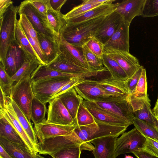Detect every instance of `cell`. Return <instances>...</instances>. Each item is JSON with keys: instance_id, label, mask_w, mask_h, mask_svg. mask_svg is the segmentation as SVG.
<instances>
[{"instance_id": "6da1fadb", "label": "cell", "mask_w": 158, "mask_h": 158, "mask_svg": "<svg viewBox=\"0 0 158 158\" xmlns=\"http://www.w3.org/2000/svg\"><path fill=\"white\" fill-rule=\"evenodd\" d=\"M106 15L77 23H67L63 29L61 34L70 44L82 47L89 40L94 37L95 32Z\"/></svg>"}, {"instance_id": "7a4b0ae2", "label": "cell", "mask_w": 158, "mask_h": 158, "mask_svg": "<svg viewBox=\"0 0 158 158\" xmlns=\"http://www.w3.org/2000/svg\"><path fill=\"white\" fill-rule=\"evenodd\" d=\"M81 145L83 150L93 151L94 146L84 142L73 131L65 135L51 137L45 139L38 143L39 154H51L64 148Z\"/></svg>"}, {"instance_id": "3957f363", "label": "cell", "mask_w": 158, "mask_h": 158, "mask_svg": "<svg viewBox=\"0 0 158 158\" xmlns=\"http://www.w3.org/2000/svg\"><path fill=\"white\" fill-rule=\"evenodd\" d=\"M19 6L11 5L0 19V60L3 64L8 49L10 45L16 41V21Z\"/></svg>"}, {"instance_id": "277c9868", "label": "cell", "mask_w": 158, "mask_h": 158, "mask_svg": "<svg viewBox=\"0 0 158 158\" xmlns=\"http://www.w3.org/2000/svg\"><path fill=\"white\" fill-rule=\"evenodd\" d=\"M34 96L30 77L27 76L11 87L10 97L31 123V107Z\"/></svg>"}, {"instance_id": "5b68a950", "label": "cell", "mask_w": 158, "mask_h": 158, "mask_svg": "<svg viewBox=\"0 0 158 158\" xmlns=\"http://www.w3.org/2000/svg\"><path fill=\"white\" fill-rule=\"evenodd\" d=\"M73 78L57 77L31 82L34 96L46 104L59 90Z\"/></svg>"}, {"instance_id": "8992f818", "label": "cell", "mask_w": 158, "mask_h": 158, "mask_svg": "<svg viewBox=\"0 0 158 158\" xmlns=\"http://www.w3.org/2000/svg\"><path fill=\"white\" fill-rule=\"evenodd\" d=\"M146 138L135 127L123 133L116 140L114 151L116 158L121 154L139 151L143 149Z\"/></svg>"}, {"instance_id": "52a82bcc", "label": "cell", "mask_w": 158, "mask_h": 158, "mask_svg": "<svg viewBox=\"0 0 158 158\" xmlns=\"http://www.w3.org/2000/svg\"><path fill=\"white\" fill-rule=\"evenodd\" d=\"M96 81L86 80L74 87L79 95L85 101L95 102L114 100L123 97L111 93L100 87Z\"/></svg>"}, {"instance_id": "ba28073f", "label": "cell", "mask_w": 158, "mask_h": 158, "mask_svg": "<svg viewBox=\"0 0 158 158\" xmlns=\"http://www.w3.org/2000/svg\"><path fill=\"white\" fill-rule=\"evenodd\" d=\"M0 116L5 118L16 130L27 149L32 154L39 153L37 149L19 121L11 105L10 97L6 96L5 107L1 108Z\"/></svg>"}, {"instance_id": "9c48e42d", "label": "cell", "mask_w": 158, "mask_h": 158, "mask_svg": "<svg viewBox=\"0 0 158 158\" xmlns=\"http://www.w3.org/2000/svg\"><path fill=\"white\" fill-rule=\"evenodd\" d=\"M18 13L19 15L23 14L26 15L37 32L42 33L55 39H59L49 24L36 12L29 0L21 3Z\"/></svg>"}, {"instance_id": "30bf717a", "label": "cell", "mask_w": 158, "mask_h": 158, "mask_svg": "<svg viewBox=\"0 0 158 158\" xmlns=\"http://www.w3.org/2000/svg\"><path fill=\"white\" fill-rule=\"evenodd\" d=\"M127 96L117 100L94 102L101 108L117 115L131 125L133 124L135 116Z\"/></svg>"}, {"instance_id": "8fae6325", "label": "cell", "mask_w": 158, "mask_h": 158, "mask_svg": "<svg viewBox=\"0 0 158 158\" xmlns=\"http://www.w3.org/2000/svg\"><path fill=\"white\" fill-rule=\"evenodd\" d=\"M103 53L119 64L129 78L131 77L141 66L138 59L130 52L104 46Z\"/></svg>"}, {"instance_id": "7c38bea8", "label": "cell", "mask_w": 158, "mask_h": 158, "mask_svg": "<svg viewBox=\"0 0 158 158\" xmlns=\"http://www.w3.org/2000/svg\"><path fill=\"white\" fill-rule=\"evenodd\" d=\"M47 118L45 123L70 125L74 120L59 98L57 97L48 102Z\"/></svg>"}, {"instance_id": "4fadbf2b", "label": "cell", "mask_w": 158, "mask_h": 158, "mask_svg": "<svg viewBox=\"0 0 158 158\" xmlns=\"http://www.w3.org/2000/svg\"><path fill=\"white\" fill-rule=\"evenodd\" d=\"M123 22L115 10L107 15L95 32L94 37L104 45L120 27Z\"/></svg>"}, {"instance_id": "5bb4252c", "label": "cell", "mask_w": 158, "mask_h": 158, "mask_svg": "<svg viewBox=\"0 0 158 158\" xmlns=\"http://www.w3.org/2000/svg\"><path fill=\"white\" fill-rule=\"evenodd\" d=\"M27 60L17 41L12 43L7 52L2 64L7 74L12 77Z\"/></svg>"}, {"instance_id": "9a60e30c", "label": "cell", "mask_w": 158, "mask_h": 158, "mask_svg": "<svg viewBox=\"0 0 158 158\" xmlns=\"http://www.w3.org/2000/svg\"><path fill=\"white\" fill-rule=\"evenodd\" d=\"M75 127V123L65 125L44 123L34 124V128L38 139L40 141L48 138L69 134Z\"/></svg>"}, {"instance_id": "2e32d148", "label": "cell", "mask_w": 158, "mask_h": 158, "mask_svg": "<svg viewBox=\"0 0 158 158\" xmlns=\"http://www.w3.org/2000/svg\"><path fill=\"white\" fill-rule=\"evenodd\" d=\"M82 103L94 118L99 121L114 125L128 127L130 125L117 115L101 108L94 102L84 100Z\"/></svg>"}, {"instance_id": "e0dca14e", "label": "cell", "mask_w": 158, "mask_h": 158, "mask_svg": "<svg viewBox=\"0 0 158 158\" xmlns=\"http://www.w3.org/2000/svg\"><path fill=\"white\" fill-rule=\"evenodd\" d=\"M90 76L89 72L75 73H66L51 69L41 64L32 73L30 79L31 82H35L42 79L63 77L86 79Z\"/></svg>"}, {"instance_id": "ac0fdd59", "label": "cell", "mask_w": 158, "mask_h": 158, "mask_svg": "<svg viewBox=\"0 0 158 158\" xmlns=\"http://www.w3.org/2000/svg\"><path fill=\"white\" fill-rule=\"evenodd\" d=\"M118 135H110L100 137L90 141L94 144L92 153L94 158H116L114 151Z\"/></svg>"}, {"instance_id": "d6986e66", "label": "cell", "mask_w": 158, "mask_h": 158, "mask_svg": "<svg viewBox=\"0 0 158 158\" xmlns=\"http://www.w3.org/2000/svg\"><path fill=\"white\" fill-rule=\"evenodd\" d=\"M130 24L123 21L121 25L107 42L105 47L129 52Z\"/></svg>"}, {"instance_id": "ffe728a7", "label": "cell", "mask_w": 158, "mask_h": 158, "mask_svg": "<svg viewBox=\"0 0 158 158\" xmlns=\"http://www.w3.org/2000/svg\"><path fill=\"white\" fill-rule=\"evenodd\" d=\"M145 0H126L118 3L115 10L123 21L130 24L133 19L141 15Z\"/></svg>"}, {"instance_id": "44dd1931", "label": "cell", "mask_w": 158, "mask_h": 158, "mask_svg": "<svg viewBox=\"0 0 158 158\" xmlns=\"http://www.w3.org/2000/svg\"><path fill=\"white\" fill-rule=\"evenodd\" d=\"M115 0H110L75 17L66 20L67 23H75L101 16L106 15L115 10L118 3L113 4Z\"/></svg>"}, {"instance_id": "7402d4cb", "label": "cell", "mask_w": 158, "mask_h": 158, "mask_svg": "<svg viewBox=\"0 0 158 158\" xmlns=\"http://www.w3.org/2000/svg\"><path fill=\"white\" fill-rule=\"evenodd\" d=\"M46 66L58 71L68 73H79L91 71L85 68L77 65L61 51L54 60Z\"/></svg>"}, {"instance_id": "603a6c76", "label": "cell", "mask_w": 158, "mask_h": 158, "mask_svg": "<svg viewBox=\"0 0 158 158\" xmlns=\"http://www.w3.org/2000/svg\"><path fill=\"white\" fill-rule=\"evenodd\" d=\"M37 35L47 65L54 60L60 53L59 39H55L39 32H37Z\"/></svg>"}, {"instance_id": "cb8c5ba5", "label": "cell", "mask_w": 158, "mask_h": 158, "mask_svg": "<svg viewBox=\"0 0 158 158\" xmlns=\"http://www.w3.org/2000/svg\"><path fill=\"white\" fill-rule=\"evenodd\" d=\"M59 43L60 51L64 52L77 65L90 70L82 47L70 44L65 40L61 34L59 38Z\"/></svg>"}, {"instance_id": "d4e9b609", "label": "cell", "mask_w": 158, "mask_h": 158, "mask_svg": "<svg viewBox=\"0 0 158 158\" xmlns=\"http://www.w3.org/2000/svg\"><path fill=\"white\" fill-rule=\"evenodd\" d=\"M127 81L116 79L111 76L96 81V83L107 91L123 97L129 94Z\"/></svg>"}, {"instance_id": "484cf974", "label": "cell", "mask_w": 158, "mask_h": 158, "mask_svg": "<svg viewBox=\"0 0 158 158\" xmlns=\"http://www.w3.org/2000/svg\"><path fill=\"white\" fill-rule=\"evenodd\" d=\"M0 145L13 158H46L31 153L24 145L10 141L0 136Z\"/></svg>"}, {"instance_id": "4316f807", "label": "cell", "mask_w": 158, "mask_h": 158, "mask_svg": "<svg viewBox=\"0 0 158 158\" xmlns=\"http://www.w3.org/2000/svg\"><path fill=\"white\" fill-rule=\"evenodd\" d=\"M75 120L79 107L84 99L78 94L74 87L68 90L58 97Z\"/></svg>"}, {"instance_id": "83f0119b", "label": "cell", "mask_w": 158, "mask_h": 158, "mask_svg": "<svg viewBox=\"0 0 158 158\" xmlns=\"http://www.w3.org/2000/svg\"><path fill=\"white\" fill-rule=\"evenodd\" d=\"M15 35L16 40L24 52L27 59L31 60L37 59L40 61L38 56L26 36L19 20L17 19L16 21Z\"/></svg>"}, {"instance_id": "f1b7e54d", "label": "cell", "mask_w": 158, "mask_h": 158, "mask_svg": "<svg viewBox=\"0 0 158 158\" xmlns=\"http://www.w3.org/2000/svg\"><path fill=\"white\" fill-rule=\"evenodd\" d=\"M10 100L12 106L19 121L36 148L38 150V139L31 123L29 122L23 112L10 98Z\"/></svg>"}, {"instance_id": "f546056e", "label": "cell", "mask_w": 158, "mask_h": 158, "mask_svg": "<svg viewBox=\"0 0 158 158\" xmlns=\"http://www.w3.org/2000/svg\"><path fill=\"white\" fill-rule=\"evenodd\" d=\"M64 15L60 11L53 10L50 5L49 6L47 14L48 23L52 30L59 37L67 24Z\"/></svg>"}, {"instance_id": "4dcf8cb0", "label": "cell", "mask_w": 158, "mask_h": 158, "mask_svg": "<svg viewBox=\"0 0 158 158\" xmlns=\"http://www.w3.org/2000/svg\"><path fill=\"white\" fill-rule=\"evenodd\" d=\"M0 136L11 142L25 146L23 141L14 127L5 118L0 116Z\"/></svg>"}, {"instance_id": "1f68e13d", "label": "cell", "mask_w": 158, "mask_h": 158, "mask_svg": "<svg viewBox=\"0 0 158 158\" xmlns=\"http://www.w3.org/2000/svg\"><path fill=\"white\" fill-rule=\"evenodd\" d=\"M102 59L103 65L109 72L113 78L124 81H127L128 79V76L125 72L115 60L104 53Z\"/></svg>"}, {"instance_id": "d6a6232c", "label": "cell", "mask_w": 158, "mask_h": 158, "mask_svg": "<svg viewBox=\"0 0 158 158\" xmlns=\"http://www.w3.org/2000/svg\"><path fill=\"white\" fill-rule=\"evenodd\" d=\"M46 105L34 96L31 107V120L34 124L46 123L47 112Z\"/></svg>"}, {"instance_id": "836d02e7", "label": "cell", "mask_w": 158, "mask_h": 158, "mask_svg": "<svg viewBox=\"0 0 158 158\" xmlns=\"http://www.w3.org/2000/svg\"><path fill=\"white\" fill-rule=\"evenodd\" d=\"M42 64L37 59L27 60L14 75L11 77L13 81L17 82L24 77L31 76L40 65Z\"/></svg>"}, {"instance_id": "e575fe53", "label": "cell", "mask_w": 158, "mask_h": 158, "mask_svg": "<svg viewBox=\"0 0 158 158\" xmlns=\"http://www.w3.org/2000/svg\"><path fill=\"white\" fill-rule=\"evenodd\" d=\"M133 124L145 137L158 141V130L155 127L135 116L133 119Z\"/></svg>"}, {"instance_id": "d590c367", "label": "cell", "mask_w": 158, "mask_h": 158, "mask_svg": "<svg viewBox=\"0 0 158 158\" xmlns=\"http://www.w3.org/2000/svg\"><path fill=\"white\" fill-rule=\"evenodd\" d=\"M147 82L146 69H142L140 78L134 90L128 95L135 98L140 99H147L149 98L147 94Z\"/></svg>"}, {"instance_id": "8d00e7d4", "label": "cell", "mask_w": 158, "mask_h": 158, "mask_svg": "<svg viewBox=\"0 0 158 158\" xmlns=\"http://www.w3.org/2000/svg\"><path fill=\"white\" fill-rule=\"evenodd\" d=\"M95 122L94 118L92 115L85 107L83 103H81L79 106L76 118L74 120V123L76 126H85Z\"/></svg>"}, {"instance_id": "74e56055", "label": "cell", "mask_w": 158, "mask_h": 158, "mask_svg": "<svg viewBox=\"0 0 158 158\" xmlns=\"http://www.w3.org/2000/svg\"><path fill=\"white\" fill-rule=\"evenodd\" d=\"M98 124L95 123L83 126H76L74 130L79 138L85 143L91 144L89 142L91 136L97 130Z\"/></svg>"}, {"instance_id": "f35d334b", "label": "cell", "mask_w": 158, "mask_h": 158, "mask_svg": "<svg viewBox=\"0 0 158 158\" xmlns=\"http://www.w3.org/2000/svg\"><path fill=\"white\" fill-rule=\"evenodd\" d=\"M83 47L86 60L89 69L91 71H99L104 69L102 58H100L92 52L88 48L85 44Z\"/></svg>"}, {"instance_id": "ab89813d", "label": "cell", "mask_w": 158, "mask_h": 158, "mask_svg": "<svg viewBox=\"0 0 158 158\" xmlns=\"http://www.w3.org/2000/svg\"><path fill=\"white\" fill-rule=\"evenodd\" d=\"M82 150L81 145H75L61 149L50 156L52 158H80Z\"/></svg>"}, {"instance_id": "60d3db41", "label": "cell", "mask_w": 158, "mask_h": 158, "mask_svg": "<svg viewBox=\"0 0 158 158\" xmlns=\"http://www.w3.org/2000/svg\"><path fill=\"white\" fill-rule=\"evenodd\" d=\"M133 113L134 116L139 119L148 122L155 127L153 114L151 108L150 99L145 103L142 108L134 112Z\"/></svg>"}, {"instance_id": "b9f144b4", "label": "cell", "mask_w": 158, "mask_h": 158, "mask_svg": "<svg viewBox=\"0 0 158 158\" xmlns=\"http://www.w3.org/2000/svg\"><path fill=\"white\" fill-rule=\"evenodd\" d=\"M14 82L6 72L0 63V88L6 96L10 97L11 89Z\"/></svg>"}, {"instance_id": "7bdbcfd3", "label": "cell", "mask_w": 158, "mask_h": 158, "mask_svg": "<svg viewBox=\"0 0 158 158\" xmlns=\"http://www.w3.org/2000/svg\"><path fill=\"white\" fill-rule=\"evenodd\" d=\"M102 4H93L82 2L81 4L74 7L66 14L64 15V18L66 20L75 17Z\"/></svg>"}, {"instance_id": "ee69618b", "label": "cell", "mask_w": 158, "mask_h": 158, "mask_svg": "<svg viewBox=\"0 0 158 158\" xmlns=\"http://www.w3.org/2000/svg\"><path fill=\"white\" fill-rule=\"evenodd\" d=\"M36 12L48 24L47 18L48 9L50 6V0H29Z\"/></svg>"}, {"instance_id": "f6af8a7d", "label": "cell", "mask_w": 158, "mask_h": 158, "mask_svg": "<svg viewBox=\"0 0 158 158\" xmlns=\"http://www.w3.org/2000/svg\"><path fill=\"white\" fill-rule=\"evenodd\" d=\"M141 16L144 18L158 16V0H145Z\"/></svg>"}, {"instance_id": "bcb514c9", "label": "cell", "mask_w": 158, "mask_h": 158, "mask_svg": "<svg viewBox=\"0 0 158 158\" xmlns=\"http://www.w3.org/2000/svg\"><path fill=\"white\" fill-rule=\"evenodd\" d=\"M19 15L20 18L19 20L23 30L27 32L31 37L39 44L37 32L26 15L23 14H21Z\"/></svg>"}, {"instance_id": "7dc6e473", "label": "cell", "mask_w": 158, "mask_h": 158, "mask_svg": "<svg viewBox=\"0 0 158 158\" xmlns=\"http://www.w3.org/2000/svg\"><path fill=\"white\" fill-rule=\"evenodd\" d=\"M85 44L92 52L97 56L102 58L103 54V44L94 37L89 40Z\"/></svg>"}, {"instance_id": "c3c4849f", "label": "cell", "mask_w": 158, "mask_h": 158, "mask_svg": "<svg viewBox=\"0 0 158 158\" xmlns=\"http://www.w3.org/2000/svg\"><path fill=\"white\" fill-rule=\"evenodd\" d=\"M145 138L146 143L142 150L158 157V141L148 137Z\"/></svg>"}, {"instance_id": "681fc988", "label": "cell", "mask_w": 158, "mask_h": 158, "mask_svg": "<svg viewBox=\"0 0 158 158\" xmlns=\"http://www.w3.org/2000/svg\"><path fill=\"white\" fill-rule=\"evenodd\" d=\"M86 80H87L79 78H73L70 81L59 90L52 97L51 100Z\"/></svg>"}, {"instance_id": "f907efd6", "label": "cell", "mask_w": 158, "mask_h": 158, "mask_svg": "<svg viewBox=\"0 0 158 158\" xmlns=\"http://www.w3.org/2000/svg\"><path fill=\"white\" fill-rule=\"evenodd\" d=\"M143 68L141 65L135 73L127 80V84L129 94L132 92L136 87Z\"/></svg>"}, {"instance_id": "816d5d0a", "label": "cell", "mask_w": 158, "mask_h": 158, "mask_svg": "<svg viewBox=\"0 0 158 158\" xmlns=\"http://www.w3.org/2000/svg\"><path fill=\"white\" fill-rule=\"evenodd\" d=\"M13 3L11 0H0V18L3 16L7 10Z\"/></svg>"}, {"instance_id": "f5cc1de1", "label": "cell", "mask_w": 158, "mask_h": 158, "mask_svg": "<svg viewBox=\"0 0 158 158\" xmlns=\"http://www.w3.org/2000/svg\"><path fill=\"white\" fill-rule=\"evenodd\" d=\"M67 1L66 0H50V4L53 10L57 11H60L62 7Z\"/></svg>"}, {"instance_id": "db71d44e", "label": "cell", "mask_w": 158, "mask_h": 158, "mask_svg": "<svg viewBox=\"0 0 158 158\" xmlns=\"http://www.w3.org/2000/svg\"><path fill=\"white\" fill-rule=\"evenodd\" d=\"M133 153L137 158H158L143 150L133 152Z\"/></svg>"}, {"instance_id": "11a10c76", "label": "cell", "mask_w": 158, "mask_h": 158, "mask_svg": "<svg viewBox=\"0 0 158 158\" xmlns=\"http://www.w3.org/2000/svg\"><path fill=\"white\" fill-rule=\"evenodd\" d=\"M6 96L0 89V107L3 108L5 107L6 103Z\"/></svg>"}, {"instance_id": "9f6ffc18", "label": "cell", "mask_w": 158, "mask_h": 158, "mask_svg": "<svg viewBox=\"0 0 158 158\" xmlns=\"http://www.w3.org/2000/svg\"><path fill=\"white\" fill-rule=\"evenodd\" d=\"M0 158H13L0 145Z\"/></svg>"}, {"instance_id": "6f0895ef", "label": "cell", "mask_w": 158, "mask_h": 158, "mask_svg": "<svg viewBox=\"0 0 158 158\" xmlns=\"http://www.w3.org/2000/svg\"><path fill=\"white\" fill-rule=\"evenodd\" d=\"M110 0H85L83 3L93 4H103L109 1Z\"/></svg>"}, {"instance_id": "680465c9", "label": "cell", "mask_w": 158, "mask_h": 158, "mask_svg": "<svg viewBox=\"0 0 158 158\" xmlns=\"http://www.w3.org/2000/svg\"><path fill=\"white\" fill-rule=\"evenodd\" d=\"M152 112L154 115L158 120V97Z\"/></svg>"}, {"instance_id": "91938a15", "label": "cell", "mask_w": 158, "mask_h": 158, "mask_svg": "<svg viewBox=\"0 0 158 158\" xmlns=\"http://www.w3.org/2000/svg\"><path fill=\"white\" fill-rule=\"evenodd\" d=\"M153 118L154 121L155 126L158 130V120L153 115Z\"/></svg>"}, {"instance_id": "94428289", "label": "cell", "mask_w": 158, "mask_h": 158, "mask_svg": "<svg viewBox=\"0 0 158 158\" xmlns=\"http://www.w3.org/2000/svg\"><path fill=\"white\" fill-rule=\"evenodd\" d=\"M125 158H134L133 157L131 156H126L125 157Z\"/></svg>"}]
</instances>
